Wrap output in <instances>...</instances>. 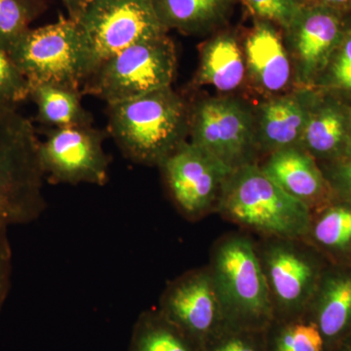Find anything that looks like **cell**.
Instances as JSON below:
<instances>
[{
    "label": "cell",
    "mask_w": 351,
    "mask_h": 351,
    "mask_svg": "<svg viewBox=\"0 0 351 351\" xmlns=\"http://www.w3.org/2000/svg\"><path fill=\"white\" fill-rule=\"evenodd\" d=\"M108 132L135 163L160 166L189 141V104L172 86L108 105Z\"/></svg>",
    "instance_id": "cell-1"
},
{
    "label": "cell",
    "mask_w": 351,
    "mask_h": 351,
    "mask_svg": "<svg viewBox=\"0 0 351 351\" xmlns=\"http://www.w3.org/2000/svg\"><path fill=\"white\" fill-rule=\"evenodd\" d=\"M38 138L16 106L0 104V221L27 225L46 209Z\"/></svg>",
    "instance_id": "cell-2"
},
{
    "label": "cell",
    "mask_w": 351,
    "mask_h": 351,
    "mask_svg": "<svg viewBox=\"0 0 351 351\" xmlns=\"http://www.w3.org/2000/svg\"><path fill=\"white\" fill-rule=\"evenodd\" d=\"M219 205L234 223L281 239H299L311 228V208L286 193L256 163L230 173Z\"/></svg>",
    "instance_id": "cell-3"
},
{
    "label": "cell",
    "mask_w": 351,
    "mask_h": 351,
    "mask_svg": "<svg viewBox=\"0 0 351 351\" xmlns=\"http://www.w3.org/2000/svg\"><path fill=\"white\" fill-rule=\"evenodd\" d=\"M7 54L29 87L55 83L80 89L91 75L86 40L78 23L69 18L27 29Z\"/></svg>",
    "instance_id": "cell-4"
},
{
    "label": "cell",
    "mask_w": 351,
    "mask_h": 351,
    "mask_svg": "<svg viewBox=\"0 0 351 351\" xmlns=\"http://www.w3.org/2000/svg\"><path fill=\"white\" fill-rule=\"evenodd\" d=\"M177 53L167 34L129 46L99 66L83 84L82 93L112 104L172 86Z\"/></svg>",
    "instance_id": "cell-5"
},
{
    "label": "cell",
    "mask_w": 351,
    "mask_h": 351,
    "mask_svg": "<svg viewBox=\"0 0 351 351\" xmlns=\"http://www.w3.org/2000/svg\"><path fill=\"white\" fill-rule=\"evenodd\" d=\"M189 141L232 171L255 164L258 151L253 106L234 95L189 104Z\"/></svg>",
    "instance_id": "cell-6"
},
{
    "label": "cell",
    "mask_w": 351,
    "mask_h": 351,
    "mask_svg": "<svg viewBox=\"0 0 351 351\" xmlns=\"http://www.w3.org/2000/svg\"><path fill=\"white\" fill-rule=\"evenodd\" d=\"M77 23L89 50L91 75L129 46L168 32L152 0H92Z\"/></svg>",
    "instance_id": "cell-7"
},
{
    "label": "cell",
    "mask_w": 351,
    "mask_h": 351,
    "mask_svg": "<svg viewBox=\"0 0 351 351\" xmlns=\"http://www.w3.org/2000/svg\"><path fill=\"white\" fill-rule=\"evenodd\" d=\"M106 134L93 125L52 128L39 142L44 176L50 184H89L108 181L110 157L104 149Z\"/></svg>",
    "instance_id": "cell-8"
},
{
    "label": "cell",
    "mask_w": 351,
    "mask_h": 351,
    "mask_svg": "<svg viewBox=\"0 0 351 351\" xmlns=\"http://www.w3.org/2000/svg\"><path fill=\"white\" fill-rule=\"evenodd\" d=\"M210 272L221 306L251 317L269 313V283L250 240L234 237L221 242L215 251Z\"/></svg>",
    "instance_id": "cell-9"
},
{
    "label": "cell",
    "mask_w": 351,
    "mask_h": 351,
    "mask_svg": "<svg viewBox=\"0 0 351 351\" xmlns=\"http://www.w3.org/2000/svg\"><path fill=\"white\" fill-rule=\"evenodd\" d=\"M164 181L178 209L198 219L218 204L232 170L186 141L160 164Z\"/></svg>",
    "instance_id": "cell-10"
},
{
    "label": "cell",
    "mask_w": 351,
    "mask_h": 351,
    "mask_svg": "<svg viewBox=\"0 0 351 351\" xmlns=\"http://www.w3.org/2000/svg\"><path fill=\"white\" fill-rule=\"evenodd\" d=\"M348 16L306 4L283 32L295 87L314 88L343 36Z\"/></svg>",
    "instance_id": "cell-11"
},
{
    "label": "cell",
    "mask_w": 351,
    "mask_h": 351,
    "mask_svg": "<svg viewBox=\"0 0 351 351\" xmlns=\"http://www.w3.org/2000/svg\"><path fill=\"white\" fill-rule=\"evenodd\" d=\"M317 93L314 88L294 87L285 93L258 101L254 107L258 152L270 154L300 147Z\"/></svg>",
    "instance_id": "cell-12"
},
{
    "label": "cell",
    "mask_w": 351,
    "mask_h": 351,
    "mask_svg": "<svg viewBox=\"0 0 351 351\" xmlns=\"http://www.w3.org/2000/svg\"><path fill=\"white\" fill-rule=\"evenodd\" d=\"M277 27L267 21L255 19L242 43L247 82L263 98L285 93L295 87L292 64Z\"/></svg>",
    "instance_id": "cell-13"
},
{
    "label": "cell",
    "mask_w": 351,
    "mask_h": 351,
    "mask_svg": "<svg viewBox=\"0 0 351 351\" xmlns=\"http://www.w3.org/2000/svg\"><path fill=\"white\" fill-rule=\"evenodd\" d=\"M160 306L164 317L184 334H206L221 307L210 270H193L173 281L161 298Z\"/></svg>",
    "instance_id": "cell-14"
},
{
    "label": "cell",
    "mask_w": 351,
    "mask_h": 351,
    "mask_svg": "<svg viewBox=\"0 0 351 351\" xmlns=\"http://www.w3.org/2000/svg\"><path fill=\"white\" fill-rule=\"evenodd\" d=\"M350 108L337 97L318 91L300 147L314 159L345 157Z\"/></svg>",
    "instance_id": "cell-15"
},
{
    "label": "cell",
    "mask_w": 351,
    "mask_h": 351,
    "mask_svg": "<svg viewBox=\"0 0 351 351\" xmlns=\"http://www.w3.org/2000/svg\"><path fill=\"white\" fill-rule=\"evenodd\" d=\"M246 82L243 47L234 34L219 32L203 44L193 86H210L221 95H234Z\"/></svg>",
    "instance_id": "cell-16"
},
{
    "label": "cell",
    "mask_w": 351,
    "mask_h": 351,
    "mask_svg": "<svg viewBox=\"0 0 351 351\" xmlns=\"http://www.w3.org/2000/svg\"><path fill=\"white\" fill-rule=\"evenodd\" d=\"M265 276L280 304L299 306L311 297L315 286L316 267L304 254L286 245H277L265 256Z\"/></svg>",
    "instance_id": "cell-17"
},
{
    "label": "cell",
    "mask_w": 351,
    "mask_h": 351,
    "mask_svg": "<svg viewBox=\"0 0 351 351\" xmlns=\"http://www.w3.org/2000/svg\"><path fill=\"white\" fill-rule=\"evenodd\" d=\"M261 168L286 193L309 208L326 191V180L316 165L315 159L302 147L272 152Z\"/></svg>",
    "instance_id": "cell-18"
},
{
    "label": "cell",
    "mask_w": 351,
    "mask_h": 351,
    "mask_svg": "<svg viewBox=\"0 0 351 351\" xmlns=\"http://www.w3.org/2000/svg\"><path fill=\"white\" fill-rule=\"evenodd\" d=\"M161 24L167 31L201 34L223 25L235 0H152Z\"/></svg>",
    "instance_id": "cell-19"
},
{
    "label": "cell",
    "mask_w": 351,
    "mask_h": 351,
    "mask_svg": "<svg viewBox=\"0 0 351 351\" xmlns=\"http://www.w3.org/2000/svg\"><path fill=\"white\" fill-rule=\"evenodd\" d=\"M82 93L77 88L55 83L29 87V97L38 108V119L51 129L91 125L93 117L83 107Z\"/></svg>",
    "instance_id": "cell-20"
},
{
    "label": "cell",
    "mask_w": 351,
    "mask_h": 351,
    "mask_svg": "<svg viewBox=\"0 0 351 351\" xmlns=\"http://www.w3.org/2000/svg\"><path fill=\"white\" fill-rule=\"evenodd\" d=\"M318 323L323 336L335 338L351 323V274H335L325 281L318 302Z\"/></svg>",
    "instance_id": "cell-21"
},
{
    "label": "cell",
    "mask_w": 351,
    "mask_h": 351,
    "mask_svg": "<svg viewBox=\"0 0 351 351\" xmlns=\"http://www.w3.org/2000/svg\"><path fill=\"white\" fill-rule=\"evenodd\" d=\"M186 336L160 313L147 311L134 326L129 351H193Z\"/></svg>",
    "instance_id": "cell-22"
},
{
    "label": "cell",
    "mask_w": 351,
    "mask_h": 351,
    "mask_svg": "<svg viewBox=\"0 0 351 351\" xmlns=\"http://www.w3.org/2000/svg\"><path fill=\"white\" fill-rule=\"evenodd\" d=\"M314 89L332 96L351 97V17L348 16L345 31L326 68Z\"/></svg>",
    "instance_id": "cell-23"
},
{
    "label": "cell",
    "mask_w": 351,
    "mask_h": 351,
    "mask_svg": "<svg viewBox=\"0 0 351 351\" xmlns=\"http://www.w3.org/2000/svg\"><path fill=\"white\" fill-rule=\"evenodd\" d=\"M44 7L43 0H0V47L7 52Z\"/></svg>",
    "instance_id": "cell-24"
},
{
    "label": "cell",
    "mask_w": 351,
    "mask_h": 351,
    "mask_svg": "<svg viewBox=\"0 0 351 351\" xmlns=\"http://www.w3.org/2000/svg\"><path fill=\"white\" fill-rule=\"evenodd\" d=\"M314 237L320 244L332 249H343L351 244V207L328 209L314 226Z\"/></svg>",
    "instance_id": "cell-25"
},
{
    "label": "cell",
    "mask_w": 351,
    "mask_h": 351,
    "mask_svg": "<svg viewBox=\"0 0 351 351\" xmlns=\"http://www.w3.org/2000/svg\"><path fill=\"white\" fill-rule=\"evenodd\" d=\"M255 19L267 21L282 32L294 22L302 9L304 0H242Z\"/></svg>",
    "instance_id": "cell-26"
},
{
    "label": "cell",
    "mask_w": 351,
    "mask_h": 351,
    "mask_svg": "<svg viewBox=\"0 0 351 351\" xmlns=\"http://www.w3.org/2000/svg\"><path fill=\"white\" fill-rule=\"evenodd\" d=\"M29 97V82L6 51L0 47V104L17 106Z\"/></svg>",
    "instance_id": "cell-27"
},
{
    "label": "cell",
    "mask_w": 351,
    "mask_h": 351,
    "mask_svg": "<svg viewBox=\"0 0 351 351\" xmlns=\"http://www.w3.org/2000/svg\"><path fill=\"white\" fill-rule=\"evenodd\" d=\"M323 345L319 328L299 324L283 332L277 341V351H322Z\"/></svg>",
    "instance_id": "cell-28"
},
{
    "label": "cell",
    "mask_w": 351,
    "mask_h": 351,
    "mask_svg": "<svg viewBox=\"0 0 351 351\" xmlns=\"http://www.w3.org/2000/svg\"><path fill=\"white\" fill-rule=\"evenodd\" d=\"M9 226L0 221V313L5 304L12 283L13 253L8 235Z\"/></svg>",
    "instance_id": "cell-29"
},
{
    "label": "cell",
    "mask_w": 351,
    "mask_h": 351,
    "mask_svg": "<svg viewBox=\"0 0 351 351\" xmlns=\"http://www.w3.org/2000/svg\"><path fill=\"white\" fill-rule=\"evenodd\" d=\"M330 184L343 197L351 200V158L338 161L330 170Z\"/></svg>",
    "instance_id": "cell-30"
},
{
    "label": "cell",
    "mask_w": 351,
    "mask_h": 351,
    "mask_svg": "<svg viewBox=\"0 0 351 351\" xmlns=\"http://www.w3.org/2000/svg\"><path fill=\"white\" fill-rule=\"evenodd\" d=\"M308 5L324 7L348 16L351 12V0H304Z\"/></svg>",
    "instance_id": "cell-31"
},
{
    "label": "cell",
    "mask_w": 351,
    "mask_h": 351,
    "mask_svg": "<svg viewBox=\"0 0 351 351\" xmlns=\"http://www.w3.org/2000/svg\"><path fill=\"white\" fill-rule=\"evenodd\" d=\"M62 1L68 11L69 19L77 22L86 10L88 5L91 3L92 0H62Z\"/></svg>",
    "instance_id": "cell-32"
},
{
    "label": "cell",
    "mask_w": 351,
    "mask_h": 351,
    "mask_svg": "<svg viewBox=\"0 0 351 351\" xmlns=\"http://www.w3.org/2000/svg\"><path fill=\"white\" fill-rule=\"evenodd\" d=\"M214 351H255L250 346L246 345L243 341L239 339H233V341H228L225 345L219 346Z\"/></svg>",
    "instance_id": "cell-33"
},
{
    "label": "cell",
    "mask_w": 351,
    "mask_h": 351,
    "mask_svg": "<svg viewBox=\"0 0 351 351\" xmlns=\"http://www.w3.org/2000/svg\"><path fill=\"white\" fill-rule=\"evenodd\" d=\"M343 158H351V107L350 108V117H348V138H346L345 157H343Z\"/></svg>",
    "instance_id": "cell-34"
}]
</instances>
